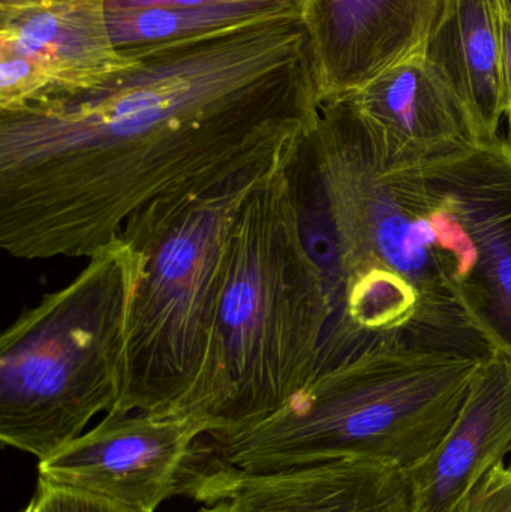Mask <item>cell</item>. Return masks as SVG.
<instances>
[{
    "mask_svg": "<svg viewBox=\"0 0 511 512\" xmlns=\"http://www.w3.org/2000/svg\"><path fill=\"white\" fill-rule=\"evenodd\" d=\"M98 86L0 111V246L90 258L284 158L320 110L303 11L125 51Z\"/></svg>",
    "mask_w": 511,
    "mask_h": 512,
    "instance_id": "obj_1",
    "label": "cell"
},
{
    "mask_svg": "<svg viewBox=\"0 0 511 512\" xmlns=\"http://www.w3.org/2000/svg\"><path fill=\"white\" fill-rule=\"evenodd\" d=\"M494 348L482 334L416 319L356 330L320 352L314 379L284 408L237 432L204 436V459L252 475L338 459L410 471L440 447Z\"/></svg>",
    "mask_w": 511,
    "mask_h": 512,
    "instance_id": "obj_2",
    "label": "cell"
},
{
    "mask_svg": "<svg viewBox=\"0 0 511 512\" xmlns=\"http://www.w3.org/2000/svg\"><path fill=\"white\" fill-rule=\"evenodd\" d=\"M285 173L335 246L344 291L366 274L398 277L419 294L416 321L483 334L467 304L477 252L452 194L432 165L389 167L353 96L320 105Z\"/></svg>",
    "mask_w": 511,
    "mask_h": 512,
    "instance_id": "obj_3",
    "label": "cell"
},
{
    "mask_svg": "<svg viewBox=\"0 0 511 512\" xmlns=\"http://www.w3.org/2000/svg\"><path fill=\"white\" fill-rule=\"evenodd\" d=\"M290 156L258 180L231 228L212 363L177 414L197 420L206 436L254 426L284 408L314 379L332 324L285 174Z\"/></svg>",
    "mask_w": 511,
    "mask_h": 512,
    "instance_id": "obj_4",
    "label": "cell"
},
{
    "mask_svg": "<svg viewBox=\"0 0 511 512\" xmlns=\"http://www.w3.org/2000/svg\"><path fill=\"white\" fill-rule=\"evenodd\" d=\"M0 337V441L47 459L119 402L144 256L116 240Z\"/></svg>",
    "mask_w": 511,
    "mask_h": 512,
    "instance_id": "obj_5",
    "label": "cell"
},
{
    "mask_svg": "<svg viewBox=\"0 0 511 512\" xmlns=\"http://www.w3.org/2000/svg\"><path fill=\"white\" fill-rule=\"evenodd\" d=\"M290 153L201 195L141 252L122 391L108 414L177 415L191 402L215 351L234 219L258 180Z\"/></svg>",
    "mask_w": 511,
    "mask_h": 512,
    "instance_id": "obj_6",
    "label": "cell"
},
{
    "mask_svg": "<svg viewBox=\"0 0 511 512\" xmlns=\"http://www.w3.org/2000/svg\"><path fill=\"white\" fill-rule=\"evenodd\" d=\"M197 420L147 412L104 420L38 462V486L102 499L134 512H155L188 496L200 469Z\"/></svg>",
    "mask_w": 511,
    "mask_h": 512,
    "instance_id": "obj_7",
    "label": "cell"
},
{
    "mask_svg": "<svg viewBox=\"0 0 511 512\" xmlns=\"http://www.w3.org/2000/svg\"><path fill=\"white\" fill-rule=\"evenodd\" d=\"M189 498L231 512H416L407 472L368 459L252 475L201 457Z\"/></svg>",
    "mask_w": 511,
    "mask_h": 512,
    "instance_id": "obj_8",
    "label": "cell"
},
{
    "mask_svg": "<svg viewBox=\"0 0 511 512\" xmlns=\"http://www.w3.org/2000/svg\"><path fill=\"white\" fill-rule=\"evenodd\" d=\"M444 0H306L320 105L420 53Z\"/></svg>",
    "mask_w": 511,
    "mask_h": 512,
    "instance_id": "obj_9",
    "label": "cell"
},
{
    "mask_svg": "<svg viewBox=\"0 0 511 512\" xmlns=\"http://www.w3.org/2000/svg\"><path fill=\"white\" fill-rule=\"evenodd\" d=\"M434 168L477 252L468 309L486 339L511 354V143L498 137Z\"/></svg>",
    "mask_w": 511,
    "mask_h": 512,
    "instance_id": "obj_10",
    "label": "cell"
},
{
    "mask_svg": "<svg viewBox=\"0 0 511 512\" xmlns=\"http://www.w3.org/2000/svg\"><path fill=\"white\" fill-rule=\"evenodd\" d=\"M351 96L389 167H431L483 144L422 51Z\"/></svg>",
    "mask_w": 511,
    "mask_h": 512,
    "instance_id": "obj_11",
    "label": "cell"
},
{
    "mask_svg": "<svg viewBox=\"0 0 511 512\" xmlns=\"http://www.w3.org/2000/svg\"><path fill=\"white\" fill-rule=\"evenodd\" d=\"M0 54L32 65L38 99L98 86L131 63L111 38L107 0H0Z\"/></svg>",
    "mask_w": 511,
    "mask_h": 512,
    "instance_id": "obj_12",
    "label": "cell"
},
{
    "mask_svg": "<svg viewBox=\"0 0 511 512\" xmlns=\"http://www.w3.org/2000/svg\"><path fill=\"white\" fill-rule=\"evenodd\" d=\"M511 453V354L494 348L440 447L407 471L416 512H461L486 475Z\"/></svg>",
    "mask_w": 511,
    "mask_h": 512,
    "instance_id": "obj_13",
    "label": "cell"
},
{
    "mask_svg": "<svg viewBox=\"0 0 511 512\" xmlns=\"http://www.w3.org/2000/svg\"><path fill=\"white\" fill-rule=\"evenodd\" d=\"M423 56L458 99L480 143L506 116L498 0H444Z\"/></svg>",
    "mask_w": 511,
    "mask_h": 512,
    "instance_id": "obj_14",
    "label": "cell"
},
{
    "mask_svg": "<svg viewBox=\"0 0 511 512\" xmlns=\"http://www.w3.org/2000/svg\"><path fill=\"white\" fill-rule=\"evenodd\" d=\"M305 2L252 0L215 3L197 8L107 11V18L111 38L117 50L131 51L210 35L285 12L303 11Z\"/></svg>",
    "mask_w": 511,
    "mask_h": 512,
    "instance_id": "obj_15",
    "label": "cell"
},
{
    "mask_svg": "<svg viewBox=\"0 0 511 512\" xmlns=\"http://www.w3.org/2000/svg\"><path fill=\"white\" fill-rule=\"evenodd\" d=\"M27 507L30 512H134L92 496L45 486H38Z\"/></svg>",
    "mask_w": 511,
    "mask_h": 512,
    "instance_id": "obj_16",
    "label": "cell"
},
{
    "mask_svg": "<svg viewBox=\"0 0 511 512\" xmlns=\"http://www.w3.org/2000/svg\"><path fill=\"white\" fill-rule=\"evenodd\" d=\"M461 512H511V469H492L477 486Z\"/></svg>",
    "mask_w": 511,
    "mask_h": 512,
    "instance_id": "obj_17",
    "label": "cell"
},
{
    "mask_svg": "<svg viewBox=\"0 0 511 512\" xmlns=\"http://www.w3.org/2000/svg\"><path fill=\"white\" fill-rule=\"evenodd\" d=\"M252 2V0H107V11H132L150 8H197L215 3ZM305 2V0H294Z\"/></svg>",
    "mask_w": 511,
    "mask_h": 512,
    "instance_id": "obj_18",
    "label": "cell"
},
{
    "mask_svg": "<svg viewBox=\"0 0 511 512\" xmlns=\"http://www.w3.org/2000/svg\"><path fill=\"white\" fill-rule=\"evenodd\" d=\"M501 62H503L506 117L511 125V20L501 11Z\"/></svg>",
    "mask_w": 511,
    "mask_h": 512,
    "instance_id": "obj_19",
    "label": "cell"
},
{
    "mask_svg": "<svg viewBox=\"0 0 511 512\" xmlns=\"http://www.w3.org/2000/svg\"><path fill=\"white\" fill-rule=\"evenodd\" d=\"M197 512H231L230 505L227 502H216V504L207 505L206 508H201Z\"/></svg>",
    "mask_w": 511,
    "mask_h": 512,
    "instance_id": "obj_20",
    "label": "cell"
},
{
    "mask_svg": "<svg viewBox=\"0 0 511 512\" xmlns=\"http://www.w3.org/2000/svg\"><path fill=\"white\" fill-rule=\"evenodd\" d=\"M498 3H500L501 11L511 20V0H498Z\"/></svg>",
    "mask_w": 511,
    "mask_h": 512,
    "instance_id": "obj_21",
    "label": "cell"
},
{
    "mask_svg": "<svg viewBox=\"0 0 511 512\" xmlns=\"http://www.w3.org/2000/svg\"><path fill=\"white\" fill-rule=\"evenodd\" d=\"M23 512H30L29 507H26V510H24Z\"/></svg>",
    "mask_w": 511,
    "mask_h": 512,
    "instance_id": "obj_22",
    "label": "cell"
},
{
    "mask_svg": "<svg viewBox=\"0 0 511 512\" xmlns=\"http://www.w3.org/2000/svg\"><path fill=\"white\" fill-rule=\"evenodd\" d=\"M509 468L511 469V463H510V466H509Z\"/></svg>",
    "mask_w": 511,
    "mask_h": 512,
    "instance_id": "obj_23",
    "label": "cell"
}]
</instances>
